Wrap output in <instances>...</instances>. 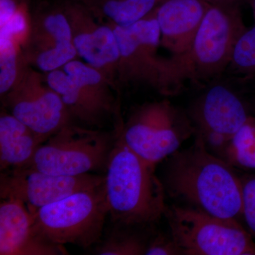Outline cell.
<instances>
[{
	"label": "cell",
	"instance_id": "cell-22",
	"mask_svg": "<svg viewBox=\"0 0 255 255\" xmlns=\"http://www.w3.org/2000/svg\"><path fill=\"white\" fill-rule=\"evenodd\" d=\"M128 227L115 225L112 233L96 248L100 255H141L145 254L147 243Z\"/></svg>",
	"mask_w": 255,
	"mask_h": 255
},
{
	"label": "cell",
	"instance_id": "cell-11",
	"mask_svg": "<svg viewBox=\"0 0 255 255\" xmlns=\"http://www.w3.org/2000/svg\"><path fill=\"white\" fill-rule=\"evenodd\" d=\"M105 182V177L93 174L78 176L57 175L29 168L6 169L0 176L1 199L23 203L33 213L64 198Z\"/></svg>",
	"mask_w": 255,
	"mask_h": 255
},
{
	"label": "cell",
	"instance_id": "cell-14",
	"mask_svg": "<svg viewBox=\"0 0 255 255\" xmlns=\"http://www.w3.org/2000/svg\"><path fill=\"white\" fill-rule=\"evenodd\" d=\"M67 254L63 246L43 239L36 232L33 216L21 201L1 199L0 255Z\"/></svg>",
	"mask_w": 255,
	"mask_h": 255
},
{
	"label": "cell",
	"instance_id": "cell-15",
	"mask_svg": "<svg viewBox=\"0 0 255 255\" xmlns=\"http://www.w3.org/2000/svg\"><path fill=\"white\" fill-rule=\"evenodd\" d=\"M209 6L205 0H163L153 12L160 29V46L172 57L184 54Z\"/></svg>",
	"mask_w": 255,
	"mask_h": 255
},
{
	"label": "cell",
	"instance_id": "cell-24",
	"mask_svg": "<svg viewBox=\"0 0 255 255\" xmlns=\"http://www.w3.org/2000/svg\"><path fill=\"white\" fill-rule=\"evenodd\" d=\"M243 187V216L255 236V175L241 179Z\"/></svg>",
	"mask_w": 255,
	"mask_h": 255
},
{
	"label": "cell",
	"instance_id": "cell-26",
	"mask_svg": "<svg viewBox=\"0 0 255 255\" xmlns=\"http://www.w3.org/2000/svg\"><path fill=\"white\" fill-rule=\"evenodd\" d=\"M210 5L228 8H241L247 0H205Z\"/></svg>",
	"mask_w": 255,
	"mask_h": 255
},
{
	"label": "cell",
	"instance_id": "cell-3",
	"mask_svg": "<svg viewBox=\"0 0 255 255\" xmlns=\"http://www.w3.org/2000/svg\"><path fill=\"white\" fill-rule=\"evenodd\" d=\"M247 29L241 8L210 5L187 52L168 58L167 85L170 95L184 82H209L231 65L235 46Z\"/></svg>",
	"mask_w": 255,
	"mask_h": 255
},
{
	"label": "cell",
	"instance_id": "cell-27",
	"mask_svg": "<svg viewBox=\"0 0 255 255\" xmlns=\"http://www.w3.org/2000/svg\"><path fill=\"white\" fill-rule=\"evenodd\" d=\"M253 11H254V16L255 18V0H253Z\"/></svg>",
	"mask_w": 255,
	"mask_h": 255
},
{
	"label": "cell",
	"instance_id": "cell-25",
	"mask_svg": "<svg viewBox=\"0 0 255 255\" xmlns=\"http://www.w3.org/2000/svg\"><path fill=\"white\" fill-rule=\"evenodd\" d=\"M145 255H181V253L172 237L168 238L159 235L147 243Z\"/></svg>",
	"mask_w": 255,
	"mask_h": 255
},
{
	"label": "cell",
	"instance_id": "cell-8",
	"mask_svg": "<svg viewBox=\"0 0 255 255\" xmlns=\"http://www.w3.org/2000/svg\"><path fill=\"white\" fill-rule=\"evenodd\" d=\"M119 59L117 84L124 86L144 85L161 95L169 96L168 58L159 56L161 33L153 13L127 26H114Z\"/></svg>",
	"mask_w": 255,
	"mask_h": 255
},
{
	"label": "cell",
	"instance_id": "cell-19",
	"mask_svg": "<svg viewBox=\"0 0 255 255\" xmlns=\"http://www.w3.org/2000/svg\"><path fill=\"white\" fill-rule=\"evenodd\" d=\"M62 68L106 113L119 115V104L113 92L119 91L105 74L78 58Z\"/></svg>",
	"mask_w": 255,
	"mask_h": 255
},
{
	"label": "cell",
	"instance_id": "cell-12",
	"mask_svg": "<svg viewBox=\"0 0 255 255\" xmlns=\"http://www.w3.org/2000/svg\"><path fill=\"white\" fill-rule=\"evenodd\" d=\"M251 116L236 92L224 85H215L197 99L190 118L196 133L206 147L224 153L228 142Z\"/></svg>",
	"mask_w": 255,
	"mask_h": 255
},
{
	"label": "cell",
	"instance_id": "cell-6",
	"mask_svg": "<svg viewBox=\"0 0 255 255\" xmlns=\"http://www.w3.org/2000/svg\"><path fill=\"white\" fill-rule=\"evenodd\" d=\"M164 216L181 255H255V243L238 220L177 206L168 208Z\"/></svg>",
	"mask_w": 255,
	"mask_h": 255
},
{
	"label": "cell",
	"instance_id": "cell-4",
	"mask_svg": "<svg viewBox=\"0 0 255 255\" xmlns=\"http://www.w3.org/2000/svg\"><path fill=\"white\" fill-rule=\"evenodd\" d=\"M32 214L36 232L49 243L59 246L91 247L102 238L109 215L105 182L40 208Z\"/></svg>",
	"mask_w": 255,
	"mask_h": 255
},
{
	"label": "cell",
	"instance_id": "cell-16",
	"mask_svg": "<svg viewBox=\"0 0 255 255\" xmlns=\"http://www.w3.org/2000/svg\"><path fill=\"white\" fill-rule=\"evenodd\" d=\"M45 137L38 135L6 110L0 115V169L25 167L36 154Z\"/></svg>",
	"mask_w": 255,
	"mask_h": 255
},
{
	"label": "cell",
	"instance_id": "cell-10",
	"mask_svg": "<svg viewBox=\"0 0 255 255\" xmlns=\"http://www.w3.org/2000/svg\"><path fill=\"white\" fill-rule=\"evenodd\" d=\"M1 100L9 113L46 140L73 120L60 96L47 83L45 74L28 65Z\"/></svg>",
	"mask_w": 255,
	"mask_h": 255
},
{
	"label": "cell",
	"instance_id": "cell-21",
	"mask_svg": "<svg viewBox=\"0 0 255 255\" xmlns=\"http://www.w3.org/2000/svg\"><path fill=\"white\" fill-rule=\"evenodd\" d=\"M225 155L228 163L248 169H255V118L250 117L231 139Z\"/></svg>",
	"mask_w": 255,
	"mask_h": 255
},
{
	"label": "cell",
	"instance_id": "cell-5",
	"mask_svg": "<svg viewBox=\"0 0 255 255\" xmlns=\"http://www.w3.org/2000/svg\"><path fill=\"white\" fill-rule=\"evenodd\" d=\"M116 130L132 152L154 166L196 133L189 117L167 100L139 106L127 122L117 124Z\"/></svg>",
	"mask_w": 255,
	"mask_h": 255
},
{
	"label": "cell",
	"instance_id": "cell-23",
	"mask_svg": "<svg viewBox=\"0 0 255 255\" xmlns=\"http://www.w3.org/2000/svg\"><path fill=\"white\" fill-rule=\"evenodd\" d=\"M231 65L238 73L255 75V25L247 28L238 38Z\"/></svg>",
	"mask_w": 255,
	"mask_h": 255
},
{
	"label": "cell",
	"instance_id": "cell-2",
	"mask_svg": "<svg viewBox=\"0 0 255 255\" xmlns=\"http://www.w3.org/2000/svg\"><path fill=\"white\" fill-rule=\"evenodd\" d=\"M155 167L132 152L116 130L105 176L109 215L114 224L146 226L165 215V188Z\"/></svg>",
	"mask_w": 255,
	"mask_h": 255
},
{
	"label": "cell",
	"instance_id": "cell-9",
	"mask_svg": "<svg viewBox=\"0 0 255 255\" xmlns=\"http://www.w3.org/2000/svg\"><path fill=\"white\" fill-rule=\"evenodd\" d=\"M22 52L25 63L43 73L79 58L65 0H37L31 4L29 31Z\"/></svg>",
	"mask_w": 255,
	"mask_h": 255
},
{
	"label": "cell",
	"instance_id": "cell-18",
	"mask_svg": "<svg viewBox=\"0 0 255 255\" xmlns=\"http://www.w3.org/2000/svg\"><path fill=\"white\" fill-rule=\"evenodd\" d=\"M97 19L127 26L150 16L163 0H77Z\"/></svg>",
	"mask_w": 255,
	"mask_h": 255
},
{
	"label": "cell",
	"instance_id": "cell-1",
	"mask_svg": "<svg viewBox=\"0 0 255 255\" xmlns=\"http://www.w3.org/2000/svg\"><path fill=\"white\" fill-rule=\"evenodd\" d=\"M196 135L192 145L170 156L164 188L169 195L221 219L243 216L242 180L231 164L214 155Z\"/></svg>",
	"mask_w": 255,
	"mask_h": 255
},
{
	"label": "cell",
	"instance_id": "cell-7",
	"mask_svg": "<svg viewBox=\"0 0 255 255\" xmlns=\"http://www.w3.org/2000/svg\"><path fill=\"white\" fill-rule=\"evenodd\" d=\"M114 141L109 132L70 123L43 142L25 167L57 175L91 174L107 168Z\"/></svg>",
	"mask_w": 255,
	"mask_h": 255
},
{
	"label": "cell",
	"instance_id": "cell-20",
	"mask_svg": "<svg viewBox=\"0 0 255 255\" xmlns=\"http://www.w3.org/2000/svg\"><path fill=\"white\" fill-rule=\"evenodd\" d=\"M27 64L23 59L22 44L11 37L0 36V96L14 86Z\"/></svg>",
	"mask_w": 255,
	"mask_h": 255
},
{
	"label": "cell",
	"instance_id": "cell-17",
	"mask_svg": "<svg viewBox=\"0 0 255 255\" xmlns=\"http://www.w3.org/2000/svg\"><path fill=\"white\" fill-rule=\"evenodd\" d=\"M48 85L55 90L73 119L90 127H100L108 114L89 97L63 68L44 73Z\"/></svg>",
	"mask_w": 255,
	"mask_h": 255
},
{
	"label": "cell",
	"instance_id": "cell-13",
	"mask_svg": "<svg viewBox=\"0 0 255 255\" xmlns=\"http://www.w3.org/2000/svg\"><path fill=\"white\" fill-rule=\"evenodd\" d=\"M65 5L78 58L105 74L119 92V45L113 27L77 0H65Z\"/></svg>",
	"mask_w": 255,
	"mask_h": 255
}]
</instances>
